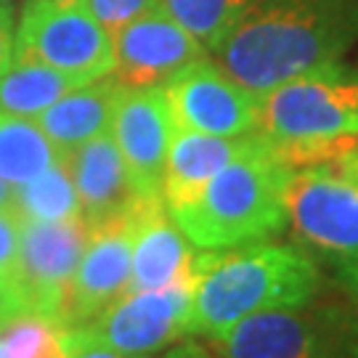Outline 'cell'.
Here are the masks:
<instances>
[{
    "mask_svg": "<svg viewBox=\"0 0 358 358\" xmlns=\"http://www.w3.org/2000/svg\"><path fill=\"white\" fill-rule=\"evenodd\" d=\"M358 43V0H255L215 51V62L252 93L343 62Z\"/></svg>",
    "mask_w": 358,
    "mask_h": 358,
    "instance_id": "obj_1",
    "label": "cell"
},
{
    "mask_svg": "<svg viewBox=\"0 0 358 358\" xmlns=\"http://www.w3.org/2000/svg\"><path fill=\"white\" fill-rule=\"evenodd\" d=\"M319 287V266L297 244L260 239L229 250H199L186 334L220 343L247 316L306 306Z\"/></svg>",
    "mask_w": 358,
    "mask_h": 358,
    "instance_id": "obj_2",
    "label": "cell"
},
{
    "mask_svg": "<svg viewBox=\"0 0 358 358\" xmlns=\"http://www.w3.org/2000/svg\"><path fill=\"white\" fill-rule=\"evenodd\" d=\"M294 167L257 133L252 146L167 213L196 250H229L282 234L289 223Z\"/></svg>",
    "mask_w": 358,
    "mask_h": 358,
    "instance_id": "obj_3",
    "label": "cell"
},
{
    "mask_svg": "<svg viewBox=\"0 0 358 358\" xmlns=\"http://www.w3.org/2000/svg\"><path fill=\"white\" fill-rule=\"evenodd\" d=\"M294 244L337 289L358 300V178L321 162L294 170L289 223Z\"/></svg>",
    "mask_w": 358,
    "mask_h": 358,
    "instance_id": "obj_4",
    "label": "cell"
},
{
    "mask_svg": "<svg viewBox=\"0 0 358 358\" xmlns=\"http://www.w3.org/2000/svg\"><path fill=\"white\" fill-rule=\"evenodd\" d=\"M257 133L282 149L358 138V69L332 62L260 93Z\"/></svg>",
    "mask_w": 358,
    "mask_h": 358,
    "instance_id": "obj_5",
    "label": "cell"
},
{
    "mask_svg": "<svg viewBox=\"0 0 358 358\" xmlns=\"http://www.w3.org/2000/svg\"><path fill=\"white\" fill-rule=\"evenodd\" d=\"M196 276L162 289L122 294L117 303L80 327H64V353L103 348L120 356L149 358L186 337V316Z\"/></svg>",
    "mask_w": 358,
    "mask_h": 358,
    "instance_id": "obj_6",
    "label": "cell"
},
{
    "mask_svg": "<svg viewBox=\"0 0 358 358\" xmlns=\"http://www.w3.org/2000/svg\"><path fill=\"white\" fill-rule=\"evenodd\" d=\"M13 56L90 83L115 72L112 32L80 3L27 0L13 35Z\"/></svg>",
    "mask_w": 358,
    "mask_h": 358,
    "instance_id": "obj_7",
    "label": "cell"
},
{
    "mask_svg": "<svg viewBox=\"0 0 358 358\" xmlns=\"http://www.w3.org/2000/svg\"><path fill=\"white\" fill-rule=\"evenodd\" d=\"M223 358H350V308L316 303L242 319L223 340Z\"/></svg>",
    "mask_w": 358,
    "mask_h": 358,
    "instance_id": "obj_8",
    "label": "cell"
},
{
    "mask_svg": "<svg viewBox=\"0 0 358 358\" xmlns=\"http://www.w3.org/2000/svg\"><path fill=\"white\" fill-rule=\"evenodd\" d=\"M165 99L176 128L207 136H247L260 125V96L202 56L167 80Z\"/></svg>",
    "mask_w": 358,
    "mask_h": 358,
    "instance_id": "obj_9",
    "label": "cell"
},
{
    "mask_svg": "<svg viewBox=\"0 0 358 358\" xmlns=\"http://www.w3.org/2000/svg\"><path fill=\"white\" fill-rule=\"evenodd\" d=\"M88 223L83 217L40 223L22 217L19 242V289L29 313L66 327L69 287L88 242Z\"/></svg>",
    "mask_w": 358,
    "mask_h": 358,
    "instance_id": "obj_10",
    "label": "cell"
},
{
    "mask_svg": "<svg viewBox=\"0 0 358 358\" xmlns=\"http://www.w3.org/2000/svg\"><path fill=\"white\" fill-rule=\"evenodd\" d=\"M115 72L125 88H159L183 66L207 56V48L157 3L112 32Z\"/></svg>",
    "mask_w": 358,
    "mask_h": 358,
    "instance_id": "obj_11",
    "label": "cell"
},
{
    "mask_svg": "<svg viewBox=\"0 0 358 358\" xmlns=\"http://www.w3.org/2000/svg\"><path fill=\"white\" fill-rule=\"evenodd\" d=\"M109 133L125 159L138 196L162 199L165 162L176 133V122L162 85L122 90Z\"/></svg>",
    "mask_w": 358,
    "mask_h": 358,
    "instance_id": "obj_12",
    "label": "cell"
},
{
    "mask_svg": "<svg viewBox=\"0 0 358 358\" xmlns=\"http://www.w3.org/2000/svg\"><path fill=\"white\" fill-rule=\"evenodd\" d=\"M133 213L99 223L88 231V242L69 287L66 327H80L96 319L122 294L130 292Z\"/></svg>",
    "mask_w": 358,
    "mask_h": 358,
    "instance_id": "obj_13",
    "label": "cell"
},
{
    "mask_svg": "<svg viewBox=\"0 0 358 358\" xmlns=\"http://www.w3.org/2000/svg\"><path fill=\"white\" fill-rule=\"evenodd\" d=\"M196 255L199 250L176 226L165 199H141L133 213L130 292L189 282L196 276Z\"/></svg>",
    "mask_w": 358,
    "mask_h": 358,
    "instance_id": "obj_14",
    "label": "cell"
},
{
    "mask_svg": "<svg viewBox=\"0 0 358 358\" xmlns=\"http://www.w3.org/2000/svg\"><path fill=\"white\" fill-rule=\"evenodd\" d=\"M66 167L88 229L128 215L141 202L112 133L96 136L72 149L66 154Z\"/></svg>",
    "mask_w": 358,
    "mask_h": 358,
    "instance_id": "obj_15",
    "label": "cell"
},
{
    "mask_svg": "<svg viewBox=\"0 0 358 358\" xmlns=\"http://www.w3.org/2000/svg\"><path fill=\"white\" fill-rule=\"evenodd\" d=\"M122 90L125 85L115 75L90 80L64 93L35 120L53 146L62 154H69L90 138L109 133Z\"/></svg>",
    "mask_w": 358,
    "mask_h": 358,
    "instance_id": "obj_16",
    "label": "cell"
},
{
    "mask_svg": "<svg viewBox=\"0 0 358 358\" xmlns=\"http://www.w3.org/2000/svg\"><path fill=\"white\" fill-rule=\"evenodd\" d=\"M257 133L247 136H207L194 130L176 128L170 152L165 162V180H162V199L165 205H178L189 199L196 189H202L220 167L247 152Z\"/></svg>",
    "mask_w": 358,
    "mask_h": 358,
    "instance_id": "obj_17",
    "label": "cell"
},
{
    "mask_svg": "<svg viewBox=\"0 0 358 358\" xmlns=\"http://www.w3.org/2000/svg\"><path fill=\"white\" fill-rule=\"evenodd\" d=\"M77 85L83 83L59 69L40 64L35 59L13 56L11 64L0 72V112L35 120Z\"/></svg>",
    "mask_w": 358,
    "mask_h": 358,
    "instance_id": "obj_18",
    "label": "cell"
},
{
    "mask_svg": "<svg viewBox=\"0 0 358 358\" xmlns=\"http://www.w3.org/2000/svg\"><path fill=\"white\" fill-rule=\"evenodd\" d=\"M62 154L43 133L38 120L0 112V180L11 189L24 186L27 180L51 167Z\"/></svg>",
    "mask_w": 358,
    "mask_h": 358,
    "instance_id": "obj_19",
    "label": "cell"
},
{
    "mask_svg": "<svg viewBox=\"0 0 358 358\" xmlns=\"http://www.w3.org/2000/svg\"><path fill=\"white\" fill-rule=\"evenodd\" d=\"M13 210L24 220L56 223V220H75L83 217L75 183L66 167V157L56 159L40 176L27 180L24 186L13 189Z\"/></svg>",
    "mask_w": 358,
    "mask_h": 358,
    "instance_id": "obj_20",
    "label": "cell"
},
{
    "mask_svg": "<svg viewBox=\"0 0 358 358\" xmlns=\"http://www.w3.org/2000/svg\"><path fill=\"white\" fill-rule=\"evenodd\" d=\"M252 3L255 0H159V6L189 29L207 53H215L223 45Z\"/></svg>",
    "mask_w": 358,
    "mask_h": 358,
    "instance_id": "obj_21",
    "label": "cell"
},
{
    "mask_svg": "<svg viewBox=\"0 0 358 358\" xmlns=\"http://www.w3.org/2000/svg\"><path fill=\"white\" fill-rule=\"evenodd\" d=\"M3 358H66L64 327L56 321L24 313L0 329Z\"/></svg>",
    "mask_w": 358,
    "mask_h": 358,
    "instance_id": "obj_22",
    "label": "cell"
},
{
    "mask_svg": "<svg viewBox=\"0 0 358 358\" xmlns=\"http://www.w3.org/2000/svg\"><path fill=\"white\" fill-rule=\"evenodd\" d=\"M80 3L96 16V22H101L109 32H117L136 16L154 8L159 0H80Z\"/></svg>",
    "mask_w": 358,
    "mask_h": 358,
    "instance_id": "obj_23",
    "label": "cell"
},
{
    "mask_svg": "<svg viewBox=\"0 0 358 358\" xmlns=\"http://www.w3.org/2000/svg\"><path fill=\"white\" fill-rule=\"evenodd\" d=\"M19 242L22 217L11 210H0V282L19 287Z\"/></svg>",
    "mask_w": 358,
    "mask_h": 358,
    "instance_id": "obj_24",
    "label": "cell"
},
{
    "mask_svg": "<svg viewBox=\"0 0 358 358\" xmlns=\"http://www.w3.org/2000/svg\"><path fill=\"white\" fill-rule=\"evenodd\" d=\"M24 313H29V306H27L22 289L16 284L0 282V329Z\"/></svg>",
    "mask_w": 358,
    "mask_h": 358,
    "instance_id": "obj_25",
    "label": "cell"
},
{
    "mask_svg": "<svg viewBox=\"0 0 358 358\" xmlns=\"http://www.w3.org/2000/svg\"><path fill=\"white\" fill-rule=\"evenodd\" d=\"M13 8L11 3H0V72L11 64L13 59Z\"/></svg>",
    "mask_w": 358,
    "mask_h": 358,
    "instance_id": "obj_26",
    "label": "cell"
},
{
    "mask_svg": "<svg viewBox=\"0 0 358 358\" xmlns=\"http://www.w3.org/2000/svg\"><path fill=\"white\" fill-rule=\"evenodd\" d=\"M159 358H210V353H207L205 348L189 343V345H178V348H173V350H167L165 356H159Z\"/></svg>",
    "mask_w": 358,
    "mask_h": 358,
    "instance_id": "obj_27",
    "label": "cell"
},
{
    "mask_svg": "<svg viewBox=\"0 0 358 358\" xmlns=\"http://www.w3.org/2000/svg\"><path fill=\"white\" fill-rule=\"evenodd\" d=\"M66 358H130V356H120L115 350H103V348H85V350H75Z\"/></svg>",
    "mask_w": 358,
    "mask_h": 358,
    "instance_id": "obj_28",
    "label": "cell"
},
{
    "mask_svg": "<svg viewBox=\"0 0 358 358\" xmlns=\"http://www.w3.org/2000/svg\"><path fill=\"white\" fill-rule=\"evenodd\" d=\"M350 358H358V306L350 308Z\"/></svg>",
    "mask_w": 358,
    "mask_h": 358,
    "instance_id": "obj_29",
    "label": "cell"
},
{
    "mask_svg": "<svg viewBox=\"0 0 358 358\" xmlns=\"http://www.w3.org/2000/svg\"><path fill=\"white\" fill-rule=\"evenodd\" d=\"M0 210L16 213V210H13V189L8 183H3V180H0Z\"/></svg>",
    "mask_w": 358,
    "mask_h": 358,
    "instance_id": "obj_30",
    "label": "cell"
},
{
    "mask_svg": "<svg viewBox=\"0 0 358 358\" xmlns=\"http://www.w3.org/2000/svg\"><path fill=\"white\" fill-rule=\"evenodd\" d=\"M0 3H11V0H0Z\"/></svg>",
    "mask_w": 358,
    "mask_h": 358,
    "instance_id": "obj_31",
    "label": "cell"
},
{
    "mask_svg": "<svg viewBox=\"0 0 358 358\" xmlns=\"http://www.w3.org/2000/svg\"><path fill=\"white\" fill-rule=\"evenodd\" d=\"M0 358H3V348H0Z\"/></svg>",
    "mask_w": 358,
    "mask_h": 358,
    "instance_id": "obj_32",
    "label": "cell"
},
{
    "mask_svg": "<svg viewBox=\"0 0 358 358\" xmlns=\"http://www.w3.org/2000/svg\"><path fill=\"white\" fill-rule=\"evenodd\" d=\"M59 3H69V0H59Z\"/></svg>",
    "mask_w": 358,
    "mask_h": 358,
    "instance_id": "obj_33",
    "label": "cell"
}]
</instances>
